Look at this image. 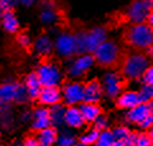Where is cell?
Segmentation results:
<instances>
[{"label": "cell", "mask_w": 153, "mask_h": 146, "mask_svg": "<svg viewBox=\"0 0 153 146\" xmlns=\"http://www.w3.org/2000/svg\"><path fill=\"white\" fill-rule=\"evenodd\" d=\"M151 64V60L143 51H134L128 53L123 58L122 66H120V74L124 79L130 82L140 80L144 70Z\"/></svg>", "instance_id": "6da1fadb"}, {"label": "cell", "mask_w": 153, "mask_h": 146, "mask_svg": "<svg viewBox=\"0 0 153 146\" xmlns=\"http://www.w3.org/2000/svg\"><path fill=\"white\" fill-rule=\"evenodd\" d=\"M124 38L127 45L135 51H146L153 43V29L143 23H132L125 31Z\"/></svg>", "instance_id": "7a4b0ae2"}, {"label": "cell", "mask_w": 153, "mask_h": 146, "mask_svg": "<svg viewBox=\"0 0 153 146\" xmlns=\"http://www.w3.org/2000/svg\"><path fill=\"white\" fill-rule=\"evenodd\" d=\"M75 36L76 42H77V52L92 53L97 48V46L108 40V31L104 27L97 25L92 27L89 31H80L75 33Z\"/></svg>", "instance_id": "3957f363"}, {"label": "cell", "mask_w": 153, "mask_h": 146, "mask_svg": "<svg viewBox=\"0 0 153 146\" xmlns=\"http://www.w3.org/2000/svg\"><path fill=\"white\" fill-rule=\"evenodd\" d=\"M92 55H94L96 64H99L102 67L111 69L120 61L122 48L117 41L105 40L101 45L97 46L96 50L92 52Z\"/></svg>", "instance_id": "277c9868"}, {"label": "cell", "mask_w": 153, "mask_h": 146, "mask_svg": "<svg viewBox=\"0 0 153 146\" xmlns=\"http://www.w3.org/2000/svg\"><path fill=\"white\" fill-rule=\"evenodd\" d=\"M36 74L42 86H59L63 83V70L53 60H45L38 64Z\"/></svg>", "instance_id": "5b68a950"}, {"label": "cell", "mask_w": 153, "mask_h": 146, "mask_svg": "<svg viewBox=\"0 0 153 146\" xmlns=\"http://www.w3.org/2000/svg\"><path fill=\"white\" fill-rule=\"evenodd\" d=\"M53 50L58 57L65 60H70L77 55V42L75 33H71L68 31L58 32L53 40Z\"/></svg>", "instance_id": "8992f818"}, {"label": "cell", "mask_w": 153, "mask_h": 146, "mask_svg": "<svg viewBox=\"0 0 153 146\" xmlns=\"http://www.w3.org/2000/svg\"><path fill=\"white\" fill-rule=\"evenodd\" d=\"M95 64L96 62L92 53H77L72 58H70L66 67V73L71 79H81L94 67Z\"/></svg>", "instance_id": "52a82bcc"}, {"label": "cell", "mask_w": 153, "mask_h": 146, "mask_svg": "<svg viewBox=\"0 0 153 146\" xmlns=\"http://www.w3.org/2000/svg\"><path fill=\"white\" fill-rule=\"evenodd\" d=\"M100 82L102 86L104 97L110 100H115V98L124 89V78L117 70L109 69L108 71L104 73Z\"/></svg>", "instance_id": "ba28073f"}, {"label": "cell", "mask_w": 153, "mask_h": 146, "mask_svg": "<svg viewBox=\"0 0 153 146\" xmlns=\"http://www.w3.org/2000/svg\"><path fill=\"white\" fill-rule=\"evenodd\" d=\"M61 95L62 103L66 107L79 106L84 102V83L79 79H71L70 82L62 83Z\"/></svg>", "instance_id": "9c48e42d"}, {"label": "cell", "mask_w": 153, "mask_h": 146, "mask_svg": "<svg viewBox=\"0 0 153 146\" xmlns=\"http://www.w3.org/2000/svg\"><path fill=\"white\" fill-rule=\"evenodd\" d=\"M153 9L152 0H132L125 9V18L132 23H143Z\"/></svg>", "instance_id": "30bf717a"}, {"label": "cell", "mask_w": 153, "mask_h": 146, "mask_svg": "<svg viewBox=\"0 0 153 146\" xmlns=\"http://www.w3.org/2000/svg\"><path fill=\"white\" fill-rule=\"evenodd\" d=\"M39 20L43 25H56L61 19V12L53 0H42L39 4Z\"/></svg>", "instance_id": "8fae6325"}, {"label": "cell", "mask_w": 153, "mask_h": 146, "mask_svg": "<svg viewBox=\"0 0 153 146\" xmlns=\"http://www.w3.org/2000/svg\"><path fill=\"white\" fill-rule=\"evenodd\" d=\"M52 126L51 117H50V108L41 106L36 107L32 111V120H30V127L33 131L38 132L41 130Z\"/></svg>", "instance_id": "7c38bea8"}, {"label": "cell", "mask_w": 153, "mask_h": 146, "mask_svg": "<svg viewBox=\"0 0 153 146\" xmlns=\"http://www.w3.org/2000/svg\"><path fill=\"white\" fill-rule=\"evenodd\" d=\"M104 98L101 82L97 79H90L84 83V102L100 103Z\"/></svg>", "instance_id": "4fadbf2b"}, {"label": "cell", "mask_w": 153, "mask_h": 146, "mask_svg": "<svg viewBox=\"0 0 153 146\" xmlns=\"http://www.w3.org/2000/svg\"><path fill=\"white\" fill-rule=\"evenodd\" d=\"M37 100L41 106H45L48 108L54 104L62 103L61 89H59V86H42Z\"/></svg>", "instance_id": "5bb4252c"}, {"label": "cell", "mask_w": 153, "mask_h": 146, "mask_svg": "<svg viewBox=\"0 0 153 146\" xmlns=\"http://www.w3.org/2000/svg\"><path fill=\"white\" fill-rule=\"evenodd\" d=\"M151 112H152V109H151L149 104L140 102V103L137 104L135 107L130 108V109H128V111H125L124 120H125L127 123H129V125L139 126L140 122L143 121Z\"/></svg>", "instance_id": "9a60e30c"}, {"label": "cell", "mask_w": 153, "mask_h": 146, "mask_svg": "<svg viewBox=\"0 0 153 146\" xmlns=\"http://www.w3.org/2000/svg\"><path fill=\"white\" fill-rule=\"evenodd\" d=\"M86 122L79 109V106L66 107V111H65V127H68L75 131V130L84 128Z\"/></svg>", "instance_id": "2e32d148"}, {"label": "cell", "mask_w": 153, "mask_h": 146, "mask_svg": "<svg viewBox=\"0 0 153 146\" xmlns=\"http://www.w3.org/2000/svg\"><path fill=\"white\" fill-rule=\"evenodd\" d=\"M115 103L119 109L123 111H128L130 108L135 107L137 104L140 103V98L138 94V90L134 89H123L117 98H115Z\"/></svg>", "instance_id": "e0dca14e"}, {"label": "cell", "mask_w": 153, "mask_h": 146, "mask_svg": "<svg viewBox=\"0 0 153 146\" xmlns=\"http://www.w3.org/2000/svg\"><path fill=\"white\" fill-rule=\"evenodd\" d=\"M33 51L36 55L41 57H48L54 52L53 50V40L48 34H41L32 43Z\"/></svg>", "instance_id": "ac0fdd59"}, {"label": "cell", "mask_w": 153, "mask_h": 146, "mask_svg": "<svg viewBox=\"0 0 153 146\" xmlns=\"http://www.w3.org/2000/svg\"><path fill=\"white\" fill-rule=\"evenodd\" d=\"M23 85L28 93L29 97V100H37L38 95L41 93V89H42V84L38 79L36 71L33 73H28L25 75V78L23 80Z\"/></svg>", "instance_id": "d6986e66"}, {"label": "cell", "mask_w": 153, "mask_h": 146, "mask_svg": "<svg viewBox=\"0 0 153 146\" xmlns=\"http://www.w3.org/2000/svg\"><path fill=\"white\" fill-rule=\"evenodd\" d=\"M0 25H1V28L9 34L18 33L19 28H20L19 20H18L17 15H15V13L13 10L0 13Z\"/></svg>", "instance_id": "ffe728a7"}, {"label": "cell", "mask_w": 153, "mask_h": 146, "mask_svg": "<svg viewBox=\"0 0 153 146\" xmlns=\"http://www.w3.org/2000/svg\"><path fill=\"white\" fill-rule=\"evenodd\" d=\"M79 109L82 115L84 120L86 122V125H92L94 121L97 118V116L101 115V107L99 106V103H89V102H81L79 104Z\"/></svg>", "instance_id": "44dd1931"}, {"label": "cell", "mask_w": 153, "mask_h": 146, "mask_svg": "<svg viewBox=\"0 0 153 146\" xmlns=\"http://www.w3.org/2000/svg\"><path fill=\"white\" fill-rule=\"evenodd\" d=\"M18 84L19 82H15V80H5L0 84V99L3 100L4 104L14 103Z\"/></svg>", "instance_id": "7402d4cb"}, {"label": "cell", "mask_w": 153, "mask_h": 146, "mask_svg": "<svg viewBox=\"0 0 153 146\" xmlns=\"http://www.w3.org/2000/svg\"><path fill=\"white\" fill-rule=\"evenodd\" d=\"M57 136H58V131L56 127L50 126L41 130L37 132V140L41 144V146H54L57 141Z\"/></svg>", "instance_id": "603a6c76"}, {"label": "cell", "mask_w": 153, "mask_h": 146, "mask_svg": "<svg viewBox=\"0 0 153 146\" xmlns=\"http://www.w3.org/2000/svg\"><path fill=\"white\" fill-rule=\"evenodd\" d=\"M65 111H66V106L63 103H58L50 107V117L53 127L58 128L65 126Z\"/></svg>", "instance_id": "cb8c5ba5"}, {"label": "cell", "mask_w": 153, "mask_h": 146, "mask_svg": "<svg viewBox=\"0 0 153 146\" xmlns=\"http://www.w3.org/2000/svg\"><path fill=\"white\" fill-rule=\"evenodd\" d=\"M15 113L10 107H5L0 112V128L5 130V131H9V130H13L14 125H15Z\"/></svg>", "instance_id": "d4e9b609"}, {"label": "cell", "mask_w": 153, "mask_h": 146, "mask_svg": "<svg viewBox=\"0 0 153 146\" xmlns=\"http://www.w3.org/2000/svg\"><path fill=\"white\" fill-rule=\"evenodd\" d=\"M76 141H77V136H76V133L74 132V130L65 127L58 132L57 141L54 146H71Z\"/></svg>", "instance_id": "484cf974"}, {"label": "cell", "mask_w": 153, "mask_h": 146, "mask_svg": "<svg viewBox=\"0 0 153 146\" xmlns=\"http://www.w3.org/2000/svg\"><path fill=\"white\" fill-rule=\"evenodd\" d=\"M97 136H99V131H97L95 127H90V128L85 130L84 132H81L80 136H77V140L80 142L85 144L86 146H91V145L96 144Z\"/></svg>", "instance_id": "4316f807"}, {"label": "cell", "mask_w": 153, "mask_h": 146, "mask_svg": "<svg viewBox=\"0 0 153 146\" xmlns=\"http://www.w3.org/2000/svg\"><path fill=\"white\" fill-rule=\"evenodd\" d=\"M114 141H115V137H114L111 130L108 128L104 131H99V136H97L95 146H111Z\"/></svg>", "instance_id": "83f0119b"}, {"label": "cell", "mask_w": 153, "mask_h": 146, "mask_svg": "<svg viewBox=\"0 0 153 146\" xmlns=\"http://www.w3.org/2000/svg\"><path fill=\"white\" fill-rule=\"evenodd\" d=\"M138 94H139L140 102H143V103H149V102L153 99V85L142 83V85L138 89Z\"/></svg>", "instance_id": "f1b7e54d"}, {"label": "cell", "mask_w": 153, "mask_h": 146, "mask_svg": "<svg viewBox=\"0 0 153 146\" xmlns=\"http://www.w3.org/2000/svg\"><path fill=\"white\" fill-rule=\"evenodd\" d=\"M111 132L114 135V137H115V140H118V141H124V140L130 135V132H132V131H130V128L128 126L118 125L115 127H113Z\"/></svg>", "instance_id": "f546056e"}, {"label": "cell", "mask_w": 153, "mask_h": 146, "mask_svg": "<svg viewBox=\"0 0 153 146\" xmlns=\"http://www.w3.org/2000/svg\"><path fill=\"white\" fill-rule=\"evenodd\" d=\"M92 127H95L97 131H104V130H108V128H110V120H109V117L106 115L101 113V115L97 116V118L94 121V123H92Z\"/></svg>", "instance_id": "4dcf8cb0"}, {"label": "cell", "mask_w": 153, "mask_h": 146, "mask_svg": "<svg viewBox=\"0 0 153 146\" xmlns=\"http://www.w3.org/2000/svg\"><path fill=\"white\" fill-rule=\"evenodd\" d=\"M28 100H29V97H28V93H27V90H25V88H24L23 83H19V84H18L17 93H15L14 103H15V104H25Z\"/></svg>", "instance_id": "1f68e13d"}, {"label": "cell", "mask_w": 153, "mask_h": 146, "mask_svg": "<svg viewBox=\"0 0 153 146\" xmlns=\"http://www.w3.org/2000/svg\"><path fill=\"white\" fill-rule=\"evenodd\" d=\"M153 145L152 144V140L149 137L148 132H135V141H134V146H149Z\"/></svg>", "instance_id": "d6a6232c"}, {"label": "cell", "mask_w": 153, "mask_h": 146, "mask_svg": "<svg viewBox=\"0 0 153 146\" xmlns=\"http://www.w3.org/2000/svg\"><path fill=\"white\" fill-rule=\"evenodd\" d=\"M17 43H18V46L22 47V48H29V47H32L33 41H32L30 36L28 33L20 32V33L17 34Z\"/></svg>", "instance_id": "836d02e7"}, {"label": "cell", "mask_w": 153, "mask_h": 146, "mask_svg": "<svg viewBox=\"0 0 153 146\" xmlns=\"http://www.w3.org/2000/svg\"><path fill=\"white\" fill-rule=\"evenodd\" d=\"M142 83L143 84H148V85H153V64H149L147 69L144 70L143 75H142Z\"/></svg>", "instance_id": "e575fe53"}, {"label": "cell", "mask_w": 153, "mask_h": 146, "mask_svg": "<svg viewBox=\"0 0 153 146\" xmlns=\"http://www.w3.org/2000/svg\"><path fill=\"white\" fill-rule=\"evenodd\" d=\"M15 5H17L15 0H0V13L10 12L14 9Z\"/></svg>", "instance_id": "d590c367"}, {"label": "cell", "mask_w": 153, "mask_h": 146, "mask_svg": "<svg viewBox=\"0 0 153 146\" xmlns=\"http://www.w3.org/2000/svg\"><path fill=\"white\" fill-rule=\"evenodd\" d=\"M139 127L143 130V131H148V130H151L153 127V112H151L149 115L140 122Z\"/></svg>", "instance_id": "8d00e7d4"}, {"label": "cell", "mask_w": 153, "mask_h": 146, "mask_svg": "<svg viewBox=\"0 0 153 146\" xmlns=\"http://www.w3.org/2000/svg\"><path fill=\"white\" fill-rule=\"evenodd\" d=\"M18 120H19L20 123H23V125L30 123V120H32V111H29V109H23V111L19 113Z\"/></svg>", "instance_id": "74e56055"}, {"label": "cell", "mask_w": 153, "mask_h": 146, "mask_svg": "<svg viewBox=\"0 0 153 146\" xmlns=\"http://www.w3.org/2000/svg\"><path fill=\"white\" fill-rule=\"evenodd\" d=\"M22 146H41V144L38 142V140H37L36 136L29 135V136H27L24 139V141L22 142Z\"/></svg>", "instance_id": "f35d334b"}, {"label": "cell", "mask_w": 153, "mask_h": 146, "mask_svg": "<svg viewBox=\"0 0 153 146\" xmlns=\"http://www.w3.org/2000/svg\"><path fill=\"white\" fill-rule=\"evenodd\" d=\"M36 0H15V3L22 5V7H24V8H29L32 7V5L34 4Z\"/></svg>", "instance_id": "ab89813d"}, {"label": "cell", "mask_w": 153, "mask_h": 146, "mask_svg": "<svg viewBox=\"0 0 153 146\" xmlns=\"http://www.w3.org/2000/svg\"><path fill=\"white\" fill-rule=\"evenodd\" d=\"M146 55L148 56V58H149L151 61H153V43L146 50Z\"/></svg>", "instance_id": "60d3db41"}, {"label": "cell", "mask_w": 153, "mask_h": 146, "mask_svg": "<svg viewBox=\"0 0 153 146\" xmlns=\"http://www.w3.org/2000/svg\"><path fill=\"white\" fill-rule=\"evenodd\" d=\"M146 23L148 24L151 28L153 29V9L151 10V13H149V15H148V18H147V20H146Z\"/></svg>", "instance_id": "b9f144b4"}, {"label": "cell", "mask_w": 153, "mask_h": 146, "mask_svg": "<svg viewBox=\"0 0 153 146\" xmlns=\"http://www.w3.org/2000/svg\"><path fill=\"white\" fill-rule=\"evenodd\" d=\"M111 146H128V145L125 144V141H118V140H115V141L111 144Z\"/></svg>", "instance_id": "7bdbcfd3"}, {"label": "cell", "mask_w": 153, "mask_h": 146, "mask_svg": "<svg viewBox=\"0 0 153 146\" xmlns=\"http://www.w3.org/2000/svg\"><path fill=\"white\" fill-rule=\"evenodd\" d=\"M71 146H86V145H85V144H82V142H80L79 140H77V141H76V142H74V144L71 145Z\"/></svg>", "instance_id": "ee69618b"}, {"label": "cell", "mask_w": 153, "mask_h": 146, "mask_svg": "<svg viewBox=\"0 0 153 146\" xmlns=\"http://www.w3.org/2000/svg\"><path fill=\"white\" fill-rule=\"evenodd\" d=\"M148 135H149V137H151V140H152V144H153V127H152L151 130H148Z\"/></svg>", "instance_id": "f6af8a7d"}, {"label": "cell", "mask_w": 153, "mask_h": 146, "mask_svg": "<svg viewBox=\"0 0 153 146\" xmlns=\"http://www.w3.org/2000/svg\"><path fill=\"white\" fill-rule=\"evenodd\" d=\"M12 146H22V142H20V141H15Z\"/></svg>", "instance_id": "bcb514c9"}, {"label": "cell", "mask_w": 153, "mask_h": 146, "mask_svg": "<svg viewBox=\"0 0 153 146\" xmlns=\"http://www.w3.org/2000/svg\"><path fill=\"white\" fill-rule=\"evenodd\" d=\"M4 106H5V104L3 103V100H1V99H0V112H1V109H3V108H4Z\"/></svg>", "instance_id": "7dc6e473"}, {"label": "cell", "mask_w": 153, "mask_h": 146, "mask_svg": "<svg viewBox=\"0 0 153 146\" xmlns=\"http://www.w3.org/2000/svg\"><path fill=\"white\" fill-rule=\"evenodd\" d=\"M148 104H149V107H151V109H152V112H153V99H152V100L149 102V103H148Z\"/></svg>", "instance_id": "c3c4849f"}, {"label": "cell", "mask_w": 153, "mask_h": 146, "mask_svg": "<svg viewBox=\"0 0 153 146\" xmlns=\"http://www.w3.org/2000/svg\"><path fill=\"white\" fill-rule=\"evenodd\" d=\"M0 146H3V144H1V141H0Z\"/></svg>", "instance_id": "681fc988"}, {"label": "cell", "mask_w": 153, "mask_h": 146, "mask_svg": "<svg viewBox=\"0 0 153 146\" xmlns=\"http://www.w3.org/2000/svg\"><path fill=\"white\" fill-rule=\"evenodd\" d=\"M91 146H95V145H91Z\"/></svg>", "instance_id": "f907efd6"}, {"label": "cell", "mask_w": 153, "mask_h": 146, "mask_svg": "<svg viewBox=\"0 0 153 146\" xmlns=\"http://www.w3.org/2000/svg\"><path fill=\"white\" fill-rule=\"evenodd\" d=\"M149 146H153V145H149Z\"/></svg>", "instance_id": "816d5d0a"}]
</instances>
